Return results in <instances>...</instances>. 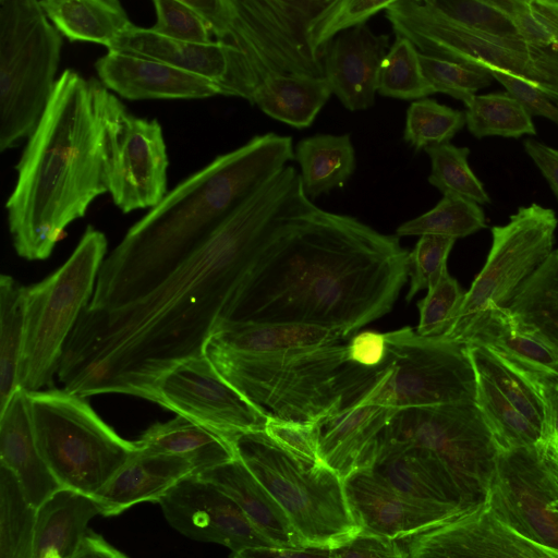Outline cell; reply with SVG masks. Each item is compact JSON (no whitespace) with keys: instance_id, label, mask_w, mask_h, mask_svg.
Here are the masks:
<instances>
[{"instance_id":"44","label":"cell","mask_w":558,"mask_h":558,"mask_svg":"<svg viewBox=\"0 0 558 558\" xmlns=\"http://www.w3.org/2000/svg\"><path fill=\"white\" fill-rule=\"evenodd\" d=\"M377 93L413 101L434 94L423 74L420 51L408 38L396 36L380 68Z\"/></svg>"},{"instance_id":"35","label":"cell","mask_w":558,"mask_h":558,"mask_svg":"<svg viewBox=\"0 0 558 558\" xmlns=\"http://www.w3.org/2000/svg\"><path fill=\"white\" fill-rule=\"evenodd\" d=\"M507 308L524 332L558 353V248L520 286Z\"/></svg>"},{"instance_id":"58","label":"cell","mask_w":558,"mask_h":558,"mask_svg":"<svg viewBox=\"0 0 558 558\" xmlns=\"http://www.w3.org/2000/svg\"><path fill=\"white\" fill-rule=\"evenodd\" d=\"M230 558H335L330 547H250L231 554Z\"/></svg>"},{"instance_id":"39","label":"cell","mask_w":558,"mask_h":558,"mask_svg":"<svg viewBox=\"0 0 558 558\" xmlns=\"http://www.w3.org/2000/svg\"><path fill=\"white\" fill-rule=\"evenodd\" d=\"M37 508L15 474L0 465V558H33Z\"/></svg>"},{"instance_id":"9","label":"cell","mask_w":558,"mask_h":558,"mask_svg":"<svg viewBox=\"0 0 558 558\" xmlns=\"http://www.w3.org/2000/svg\"><path fill=\"white\" fill-rule=\"evenodd\" d=\"M238 458L272 495L307 546L335 547L360 532L343 480L325 464L286 452L264 430L239 436Z\"/></svg>"},{"instance_id":"22","label":"cell","mask_w":558,"mask_h":558,"mask_svg":"<svg viewBox=\"0 0 558 558\" xmlns=\"http://www.w3.org/2000/svg\"><path fill=\"white\" fill-rule=\"evenodd\" d=\"M99 82L121 98L204 99L221 95L213 81L125 52L108 51L95 62Z\"/></svg>"},{"instance_id":"46","label":"cell","mask_w":558,"mask_h":558,"mask_svg":"<svg viewBox=\"0 0 558 558\" xmlns=\"http://www.w3.org/2000/svg\"><path fill=\"white\" fill-rule=\"evenodd\" d=\"M421 2L433 15L461 28L499 37H521L513 21L495 4L494 0H424Z\"/></svg>"},{"instance_id":"10","label":"cell","mask_w":558,"mask_h":558,"mask_svg":"<svg viewBox=\"0 0 558 558\" xmlns=\"http://www.w3.org/2000/svg\"><path fill=\"white\" fill-rule=\"evenodd\" d=\"M107 248L105 233L89 225L71 256L56 271L26 287L20 388L38 391L58 374L65 343L93 298Z\"/></svg>"},{"instance_id":"2","label":"cell","mask_w":558,"mask_h":558,"mask_svg":"<svg viewBox=\"0 0 558 558\" xmlns=\"http://www.w3.org/2000/svg\"><path fill=\"white\" fill-rule=\"evenodd\" d=\"M409 256L397 235L310 201L262 247L219 324L303 325L345 339L391 311Z\"/></svg>"},{"instance_id":"56","label":"cell","mask_w":558,"mask_h":558,"mask_svg":"<svg viewBox=\"0 0 558 558\" xmlns=\"http://www.w3.org/2000/svg\"><path fill=\"white\" fill-rule=\"evenodd\" d=\"M350 363L364 367L375 368L381 365L387 356L386 335L373 330L355 335L347 344Z\"/></svg>"},{"instance_id":"57","label":"cell","mask_w":558,"mask_h":558,"mask_svg":"<svg viewBox=\"0 0 558 558\" xmlns=\"http://www.w3.org/2000/svg\"><path fill=\"white\" fill-rule=\"evenodd\" d=\"M509 360V359H508ZM512 362V361H511ZM514 363V362H513ZM534 385L543 399L550 429V442L558 444V374L514 363Z\"/></svg>"},{"instance_id":"34","label":"cell","mask_w":558,"mask_h":558,"mask_svg":"<svg viewBox=\"0 0 558 558\" xmlns=\"http://www.w3.org/2000/svg\"><path fill=\"white\" fill-rule=\"evenodd\" d=\"M332 95L325 77L277 74L254 92L251 105L295 129L308 128Z\"/></svg>"},{"instance_id":"52","label":"cell","mask_w":558,"mask_h":558,"mask_svg":"<svg viewBox=\"0 0 558 558\" xmlns=\"http://www.w3.org/2000/svg\"><path fill=\"white\" fill-rule=\"evenodd\" d=\"M156 14L153 32L190 44L213 43V36L201 16L183 0H154Z\"/></svg>"},{"instance_id":"11","label":"cell","mask_w":558,"mask_h":558,"mask_svg":"<svg viewBox=\"0 0 558 558\" xmlns=\"http://www.w3.org/2000/svg\"><path fill=\"white\" fill-rule=\"evenodd\" d=\"M385 335L386 360L352 407L404 410L475 402L476 373L464 345L418 336L410 327Z\"/></svg>"},{"instance_id":"8","label":"cell","mask_w":558,"mask_h":558,"mask_svg":"<svg viewBox=\"0 0 558 558\" xmlns=\"http://www.w3.org/2000/svg\"><path fill=\"white\" fill-rule=\"evenodd\" d=\"M28 407L37 448L61 487L94 496L141 450L78 395L28 391Z\"/></svg>"},{"instance_id":"55","label":"cell","mask_w":558,"mask_h":558,"mask_svg":"<svg viewBox=\"0 0 558 558\" xmlns=\"http://www.w3.org/2000/svg\"><path fill=\"white\" fill-rule=\"evenodd\" d=\"M335 558H408L400 541L359 532L331 547Z\"/></svg>"},{"instance_id":"15","label":"cell","mask_w":558,"mask_h":558,"mask_svg":"<svg viewBox=\"0 0 558 558\" xmlns=\"http://www.w3.org/2000/svg\"><path fill=\"white\" fill-rule=\"evenodd\" d=\"M557 227L555 211L536 203L519 207L506 225L494 226L486 262L450 327L492 304L507 307L520 286L553 252Z\"/></svg>"},{"instance_id":"36","label":"cell","mask_w":558,"mask_h":558,"mask_svg":"<svg viewBox=\"0 0 558 558\" xmlns=\"http://www.w3.org/2000/svg\"><path fill=\"white\" fill-rule=\"evenodd\" d=\"M301 182L313 201L343 185L356 168L355 149L350 134H315L302 138L294 147Z\"/></svg>"},{"instance_id":"54","label":"cell","mask_w":558,"mask_h":558,"mask_svg":"<svg viewBox=\"0 0 558 558\" xmlns=\"http://www.w3.org/2000/svg\"><path fill=\"white\" fill-rule=\"evenodd\" d=\"M508 94L517 99L532 116L543 117L558 125V104L537 87L508 73L489 72Z\"/></svg>"},{"instance_id":"41","label":"cell","mask_w":558,"mask_h":558,"mask_svg":"<svg viewBox=\"0 0 558 558\" xmlns=\"http://www.w3.org/2000/svg\"><path fill=\"white\" fill-rule=\"evenodd\" d=\"M475 403L500 450L546 442L542 433L487 378L476 374Z\"/></svg>"},{"instance_id":"47","label":"cell","mask_w":558,"mask_h":558,"mask_svg":"<svg viewBox=\"0 0 558 558\" xmlns=\"http://www.w3.org/2000/svg\"><path fill=\"white\" fill-rule=\"evenodd\" d=\"M392 0H331L311 26L310 43L314 51L325 54L328 44L339 34L364 25L385 11Z\"/></svg>"},{"instance_id":"30","label":"cell","mask_w":558,"mask_h":558,"mask_svg":"<svg viewBox=\"0 0 558 558\" xmlns=\"http://www.w3.org/2000/svg\"><path fill=\"white\" fill-rule=\"evenodd\" d=\"M98 514L101 506L93 496L61 487L37 508L33 558H44L51 550L72 558L88 532V522Z\"/></svg>"},{"instance_id":"27","label":"cell","mask_w":558,"mask_h":558,"mask_svg":"<svg viewBox=\"0 0 558 558\" xmlns=\"http://www.w3.org/2000/svg\"><path fill=\"white\" fill-rule=\"evenodd\" d=\"M195 472L184 458L140 450L93 497L101 515H118L142 502H159L181 480Z\"/></svg>"},{"instance_id":"24","label":"cell","mask_w":558,"mask_h":558,"mask_svg":"<svg viewBox=\"0 0 558 558\" xmlns=\"http://www.w3.org/2000/svg\"><path fill=\"white\" fill-rule=\"evenodd\" d=\"M371 470L420 502L460 512L471 509L453 478L425 448L383 445Z\"/></svg>"},{"instance_id":"6","label":"cell","mask_w":558,"mask_h":558,"mask_svg":"<svg viewBox=\"0 0 558 558\" xmlns=\"http://www.w3.org/2000/svg\"><path fill=\"white\" fill-rule=\"evenodd\" d=\"M220 376L267 414L322 422L338 414L369 368L349 362L347 344L255 354L205 343Z\"/></svg>"},{"instance_id":"38","label":"cell","mask_w":558,"mask_h":558,"mask_svg":"<svg viewBox=\"0 0 558 558\" xmlns=\"http://www.w3.org/2000/svg\"><path fill=\"white\" fill-rule=\"evenodd\" d=\"M26 287L0 276V412L19 387L25 337Z\"/></svg>"},{"instance_id":"12","label":"cell","mask_w":558,"mask_h":558,"mask_svg":"<svg viewBox=\"0 0 558 558\" xmlns=\"http://www.w3.org/2000/svg\"><path fill=\"white\" fill-rule=\"evenodd\" d=\"M385 16L395 35L408 38L421 53L508 73L558 104V46L468 31L433 15L416 0H392Z\"/></svg>"},{"instance_id":"33","label":"cell","mask_w":558,"mask_h":558,"mask_svg":"<svg viewBox=\"0 0 558 558\" xmlns=\"http://www.w3.org/2000/svg\"><path fill=\"white\" fill-rule=\"evenodd\" d=\"M343 339L335 330L312 326L220 323L205 343L235 352L267 354L337 344Z\"/></svg>"},{"instance_id":"4","label":"cell","mask_w":558,"mask_h":558,"mask_svg":"<svg viewBox=\"0 0 558 558\" xmlns=\"http://www.w3.org/2000/svg\"><path fill=\"white\" fill-rule=\"evenodd\" d=\"M15 170L16 182L5 203L13 247L27 260H43L64 229L108 193L102 129L89 80L74 69L58 77Z\"/></svg>"},{"instance_id":"1","label":"cell","mask_w":558,"mask_h":558,"mask_svg":"<svg viewBox=\"0 0 558 558\" xmlns=\"http://www.w3.org/2000/svg\"><path fill=\"white\" fill-rule=\"evenodd\" d=\"M310 198L287 166L238 206L166 279L111 310L82 311L61 356L63 389L157 401L159 379L204 345L272 233Z\"/></svg>"},{"instance_id":"51","label":"cell","mask_w":558,"mask_h":558,"mask_svg":"<svg viewBox=\"0 0 558 558\" xmlns=\"http://www.w3.org/2000/svg\"><path fill=\"white\" fill-rule=\"evenodd\" d=\"M456 240L440 235H422L409 256L410 288L407 301L421 290L434 286L447 269V259Z\"/></svg>"},{"instance_id":"23","label":"cell","mask_w":558,"mask_h":558,"mask_svg":"<svg viewBox=\"0 0 558 558\" xmlns=\"http://www.w3.org/2000/svg\"><path fill=\"white\" fill-rule=\"evenodd\" d=\"M397 411L377 405H354L319 422L322 462L342 480L355 471L371 469Z\"/></svg>"},{"instance_id":"61","label":"cell","mask_w":558,"mask_h":558,"mask_svg":"<svg viewBox=\"0 0 558 558\" xmlns=\"http://www.w3.org/2000/svg\"><path fill=\"white\" fill-rule=\"evenodd\" d=\"M548 458L558 473V446L554 442H547L546 445Z\"/></svg>"},{"instance_id":"48","label":"cell","mask_w":558,"mask_h":558,"mask_svg":"<svg viewBox=\"0 0 558 558\" xmlns=\"http://www.w3.org/2000/svg\"><path fill=\"white\" fill-rule=\"evenodd\" d=\"M423 74L435 93H442L462 101L465 107L480 89L489 86L493 76L487 70L470 68L457 62L420 52Z\"/></svg>"},{"instance_id":"13","label":"cell","mask_w":558,"mask_h":558,"mask_svg":"<svg viewBox=\"0 0 558 558\" xmlns=\"http://www.w3.org/2000/svg\"><path fill=\"white\" fill-rule=\"evenodd\" d=\"M383 445L427 449L471 509L485 502L500 452L475 402L398 410Z\"/></svg>"},{"instance_id":"29","label":"cell","mask_w":558,"mask_h":558,"mask_svg":"<svg viewBox=\"0 0 558 558\" xmlns=\"http://www.w3.org/2000/svg\"><path fill=\"white\" fill-rule=\"evenodd\" d=\"M108 51L155 60L201 75L215 82L219 87L225 82L229 68L227 46L219 41L214 40L206 45L190 44L136 25L122 34Z\"/></svg>"},{"instance_id":"32","label":"cell","mask_w":558,"mask_h":558,"mask_svg":"<svg viewBox=\"0 0 558 558\" xmlns=\"http://www.w3.org/2000/svg\"><path fill=\"white\" fill-rule=\"evenodd\" d=\"M142 450L186 459L194 473L238 459L234 445L183 416L156 423L136 440Z\"/></svg>"},{"instance_id":"14","label":"cell","mask_w":558,"mask_h":558,"mask_svg":"<svg viewBox=\"0 0 558 558\" xmlns=\"http://www.w3.org/2000/svg\"><path fill=\"white\" fill-rule=\"evenodd\" d=\"M102 129L105 180L113 204L123 213L153 208L167 195L168 153L156 119L132 113L98 80L89 78Z\"/></svg>"},{"instance_id":"25","label":"cell","mask_w":558,"mask_h":558,"mask_svg":"<svg viewBox=\"0 0 558 558\" xmlns=\"http://www.w3.org/2000/svg\"><path fill=\"white\" fill-rule=\"evenodd\" d=\"M0 465L15 474L27 500L36 508L61 488L37 448L28 391L23 388L0 412Z\"/></svg>"},{"instance_id":"18","label":"cell","mask_w":558,"mask_h":558,"mask_svg":"<svg viewBox=\"0 0 558 558\" xmlns=\"http://www.w3.org/2000/svg\"><path fill=\"white\" fill-rule=\"evenodd\" d=\"M158 504L169 524L194 541L221 544L232 553L276 546L229 495L195 473L181 480Z\"/></svg>"},{"instance_id":"17","label":"cell","mask_w":558,"mask_h":558,"mask_svg":"<svg viewBox=\"0 0 558 558\" xmlns=\"http://www.w3.org/2000/svg\"><path fill=\"white\" fill-rule=\"evenodd\" d=\"M159 405L216 433L231 444L263 430L268 414L227 383L203 353L167 372L156 386Z\"/></svg>"},{"instance_id":"50","label":"cell","mask_w":558,"mask_h":558,"mask_svg":"<svg viewBox=\"0 0 558 558\" xmlns=\"http://www.w3.org/2000/svg\"><path fill=\"white\" fill-rule=\"evenodd\" d=\"M517 26L520 36L535 45L558 46V1L494 0Z\"/></svg>"},{"instance_id":"43","label":"cell","mask_w":558,"mask_h":558,"mask_svg":"<svg viewBox=\"0 0 558 558\" xmlns=\"http://www.w3.org/2000/svg\"><path fill=\"white\" fill-rule=\"evenodd\" d=\"M430 160L428 182L442 195L462 197L478 205L490 203L483 183L471 169L470 149L444 143L424 149Z\"/></svg>"},{"instance_id":"37","label":"cell","mask_w":558,"mask_h":558,"mask_svg":"<svg viewBox=\"0 0 558 558\" xmlns=\"http://www.w3.org/2000/svg\"><path fill=\"white\" fill-rule=\"evenodd\" d=\"M465 347V345H464ZM475 373L487 378L550 442V429L543 399L526 375L510 360L481 347H465Z\"/></svg>"},{"instance_id":"5","label":"cell","mask_w":558,"mask_h":558,"mask_svg":"<svg viewBox=\"0 0 558 558\" xmlns=\"http://www.w3.org/2000/svg\"><path fill=\"white\" fill-rule=\"evenodd\" d=\"M227 46L221 96L252 102L255 89L277 74L324 77V56L313 50L311 26L331 0H183Z\"/></svg>"},{"instance_id":"3","label":"cell","mask_w":558,"mask_h":558,"mask_svg":"<svg viewBox=\"0 0 558 558\" xmlns=\"http://www.w3.org/2000/svg\"><path fill=\"white\" fill-rule=\"evenodd\" d=\"M293 159L292 137L268 132L186 177L106 256L87 307L117 308L148 293Z\"/></svg>"},{"instance_id":"21","label":"cell","mask_w":558,"mask_h":558,"mask_svg":"<svg viewBox=\"0 0 558 558\" xmlns=\"http://www.w3.org/2000/svg\"><path fill=\"white\" fill-rule=\"evenodd\" d=\"M389 41L387 34H375L364 24L339 34L326 47L324 77L345 109L374 106Z\"/></svg>"},{"instance_id":"63","label":"cell","mask_w":558,"mask_h":558,"mask_svg":"<svg viewBox=\"0 0 558 558\" xmlns=\"http://www.w3.org/2000/svg\"><path fill=\"white\" fill-rule=\"evenodd\" d=\"M557 446H558V444H557Z\"/></svg>"},{"instance_id":"59","label":"cell","mask_w":558,"mask_h":558,"mask_svg":"<svg viewBox=\"0 0 558 558\" xmlns=\"http://www.w3.org/2000/svg\"><path fill=\"white\" fill-rule=\"evenodd\" d=\"M524 150L548 182L558 201V148L538 141L527 138L523 142Z\"/></svg>"},{"instance_id":"26","label":"cell","mask_w":558,"mask_h":558,"mask_svg":"<svg viewBox=\"0 0 558 558\" xmlns=\"http://www.w3.org/2000/svg\"><path fill=\"white\" fill-rule=\"evenodd\" d=\"M440 338L462 345H481L530 368L558 374V353L524 332L507 307L492 304Z\"/></svg>"},{"instance_id":"53","label":"cell","mask_w":558,"mask_h":558,"mask_svg":"<svg viewBox=\"0 0 558 558\" xmlns=\"http://www.w3.org/2000/svg\"><path fill=\"white\" fill-rule=\"evenodd\" d=\"M265 434L281 449L296 459L324 464L319 457V422H298L267 416Z\"/></svg>"},{"instance_id":"49","label":"cell","mask_w":558,"mask_h":558,"mask_svg":"<svg viewBox=\"0 0 558 558\" xmlns=\"http://www.w3.org/2000/svg\"><path fill=\"white\" fill-rule=\"evenodd\" d=\"M465 294L459 282L446 270L417 303L420 320L416 333L427 338L442 336L457 317Z\"/></svg>"},{"instance_id":"31","label":"cell","mask_w":558,"mask_h":558,"mask_svg":"<svg viewBox=\"0 0 558 558\" xmlns=\"http://www.w3.org/2000/svg\"><path fill=\"white\" fill-rule=\"evenodd\" d=\"M40 5L68 40L86 41L109 49L135 24L118 0H41Z\"/></svg>"},{"instance_id":"16","label":"cell","mask_w":558,"mask_h":558,"mask_svg":"<svg viewBox=\"0 0 558 558\" xmlns=\"http://www.w3.org/2000/svg\"><path fill=\"white\" fill-rule=\"evenodd\" d=\"M546 445L500 450L485 502L520 535L558 550V473Z\"/></svg>"},{"instance_id":"20","label":"cell","mask_w":558,"mask_h":558,"mask_svg":"<svg viewBox=\"0 0 558 558\" xmlns=\"http://www.w3.org/2000/svg\"><path fill=\"white\" fill-rule=\"evenodd\" d=\"M343 485L354 522L365 534L400 541L463 513L414 500L371 469L353 472Z\"/></svg>"},{"instance_id":"45","label":"cell","mask_w":558,"mask_h":558,"mask_svg":"<svg viewBox=\"0 0 558 558\" xmlns=\"http://www.w3.org/2000/svg\"><path fill=\"white\" fill-rule=\"evenodd\" d=\"M465 125V112L433 98L412 101L407 110L403 141L415 150L449 143Z\"/></svg>"},{"instance_id":"42","label":"cell","mask_w":558,"mask_h":558,"mask_svg":"<svg viewBox=\"0 0 558 558\" xmlns=\"http://www.w3.org/2000/svg\"><path fill=\"white\" fill-rule=\"evenodd\" d=\"M484 228L486 218L481 205L462 197L442 195L430 210L401 223L396 235H440L457 240Z\"/></svg>"},{"instance_id":"28","label":"cell","mask_w":558,"mask_h":558,"mask_svg":"<svg viewBox=\"0 0 558 558\" xmlns=\"http://www.w3.org/2000/svg\"><path fill=\"white\" fill-rule=\"evenodd\" d=\"M195 474L229 495L276 546H307L280 505L239 458Z\"/></svg>"},{"instance_id":"60","label":"cell","mask_w":558,"mask_h":558,"mask_svg":"<svg viewBox=\"0 0 558 558\" xmlns=\"http://www.w3.org/2000/svg\"><path fill=\"white\" fill-rule=\"evenodd\" d=\"M72 558H129L102 536L93 531H88L77 550Z\"/></svg>"},{"instance_id":"19","label":"cell","mask_w":558,"mask_h":558,"mask_svg":"<svg viewBox=\"0 0 558 558\" xmlns=\"http://www.w3.org/2000/svg\"><path fill=\"white\" fill-rule=\"evenodd\" d=\"M400 543L408 558H558V550L498 520L486 502Z\"/></svg>"},{"instance_id":"7","label":"cell","mask_w":558,"mask_h":558,"mask_svg":"<svg viewBox=\"0 0 558 558\" xmlns=\"http://www.w3.org/2000/svg\"><path fill=\"white\" fill-rule=\"evenodd\" d=\"M62 35L37 0H0V151L35 131L58 78Z\"/></svg>"},{"instance_id":"40","label":"cell","mask_w":558,"mask_h":558,"mask_svg":"<svg viewBox=\"0 0 558 558\" xmlns=\"http://www.w3.org/2000/svg\"><path fill=\"white\" fill-rule=\"evenodd\" d=\"M464 112L468 131L478 140L486 136L519 138L536 134L532 117L507 92L476 95Z\"/></svg>"},{"instance_id":"62","label":"cell","mask_w":558,"mask_h":558,"mask_svg":"<svg viewBox=\"0 0 558 558\" xmlns=\"http://www.w3.org/2000/svg\"><path fill=\"white\" fill-rule=\"evenodd\" d=\"M44 558H61V556L59 555L58 551L56 550H51L49 553H47Z\"/></svg>"}]
</instances>
